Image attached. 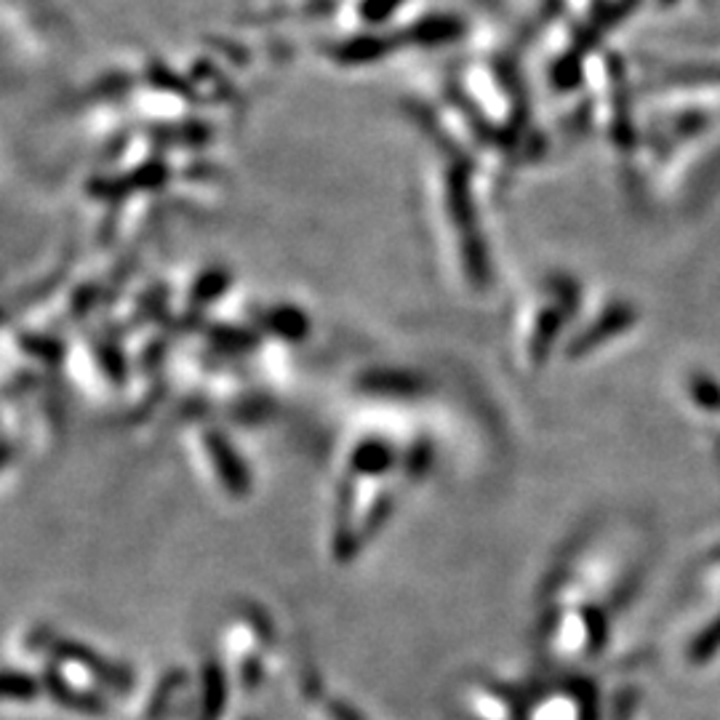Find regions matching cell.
Listing matches in <instances>:
<instances>
[{
    "label": "cell",
    "instance_id": "obj_1",
    "mask_svg": "<svg viewBox=\"0 0 720 720\" xmlns=\"http://www.w3.org/2000/svg\"><path fill=\"white\" fill-rule=\"evenodd\" d=\"M193 438L195 451H198L203 470L209 472L211 483H216V488L227 497H246L251 492L249 470L240 462L238 451L229 444L227 435L216 427H198Z\"/></svg>",
    "mask_w": 720,
    "mask_h": 720
},
{
    "label": "cell",
    "instance_id": "obj_2",
    "mask_svg": "<svg viewBox=\"0 0 720 720\" xmlns=\"http://www.w3.org/2000/svg\"><path fill=\"white\" fill-rule=\"evenodd\" d=\"M224 288H227V273H224V270H206L190 286V294H187L185 310L182 312H185L187 318H198L200 312H203V307H209L222 297Z\"/></svg>",
    "mask_w": 720,
    "mask_h": 720
},
{
    "label": "cell",
    "instance_id": "obj_3",
    "mask_svg": "<svg viewBox=\"0 0 720 720\" xmlns=\"http://www.w3.org/2000/svg\"><path fill=\"white\" fill-rule=\"evenodd\" d=\"M712 630H716V633H707V635L702 637V641L694 646V657H696V659H707V657H710V654L718 648V643H720V622H718Z\"/></svg>",
    "mask_w": 720,
    "mask_h": 720
}]
</instances>
